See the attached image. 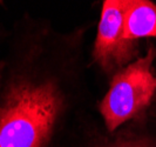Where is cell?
Returning <instances> with one entry per match:
<instances>
[{
	"instance_id": "52a82bcc",
	"label": "cell",
	"mask_w": 156,
	"mask_h": 147,
	"mask_svg": "<svg viewBox=\"0 0 156 147\" xmlns=\"http://www.w3.org/2000/svg\"><path fill=\"white\" fill-rule=\"evenodd\" d=\"M114 147H130V146H114Z\"/></svg>"
},
{
	"instance_id": "7a4b0ae2",
	"label": "cell",
	"mask_w": 156,
	"mask_h": 147,
	"mask_svg": "<svg viewBox=\"0 0 156 147\" xmlns=\"http://www.w3.org/2000/svg\"><path fill=\"white\" fill-rule=\"evenodd\" d=\"M154 58L155 51L149 48L146 57L128 65L113 77L109 91L99 106L109 132L115 131L151 101L156 92V77L151 71Z\"/></svg>"
},
{
	"instance_id": "277c9868",
	"label": "cell",
	"mask_w": 156,
	"mask_h": 147,
	"mask_svg": "<svg viewBox=\"0 0 156 147\" xmlns=\"http://www.w3.org/2000/svg\"><path fill=\"white\" fill-rule=\"evenodd\" d=\"M156 37V6L146 0H126L125 39Z\"/></svg>"
},
{
	"instance_id": "5b68a950",
	"label": "cell",
	"mask_w": 156,
	"mask_h": 147,
	"mask_svg": "<svg viewBox=\"0 0 156 147\" xmlns=\"http://www.w3.org/2000/svg\"><path fill=\"white\" fill-rule=\"evenodd\" d=\"M4 68H5V59H4V57H0V81H1V78H2Z\"/></svg>"
},
{
	"instance_id": "8992f818",
	"label": "cell",
	"mask_w": 156,
	"mask_h": 147,
	"mask_svg": "<svg viewBox=\"0 0 156 147\" xmlns=\"http://www.w3.org/2000/svg\"><path fill=\"white\" fill-rule=\"evenodd\" d=\"M0 41H2V31L0 30Z\"/></svg>"
},
{
	"instance_id": "6da1fadb",
	"label": "cell",
	"mask_w": 156,
	"mask_h": 147,
	"mask_svg": "<svg viewBox=\"0 0 156 147\" xmlns=\"http://www.w3.org/2000/svg\"><path fill=\"white\" fill-rule=\"evenodd\" d=\"M41 39L25 23L9 33L0 81V147H51L69 108L63 78L42 64Z\"/></svg>"
},
{
	"instance_id": "3957f363",
	"label": "cell",
	"mask_w": 156,
	"mask_h": 147,
	"mask_svg": "<svg viewBox=\"0 0 156 147\" xmlns=\"http://www.w3.org/2000/svg\"><path fill=\"white\" fill-rule=\"evenodd\" d=\"M126 0H106L102 5L93 60L103 72L121 67L135 54L134 41L125 39Z\"/></svg>"
}]
</instances>
